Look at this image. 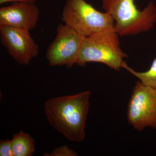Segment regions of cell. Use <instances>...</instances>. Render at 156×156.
<instances>
[{
	"label": "cell",
	"instance_id": "cell-2",
	"mask_svg": "<svg viewBox=\"0 0 156 156\" xmlns=\"http://www.w3.org/2000/svg\"><path fill=\"white\" fill-rule=\"evenodd\" d=\"M102 9L111 16L119 36H134L153 28L156 23V8L150 2L140 10L135 0H102Z\"/></svg>",
	"mask_w": 156,
	"mask_h": 156
},
{
	"label": "cell",
	"instance_id": "cell-3",
	"mask_svg": "<svg viewBox=\"0 0 156 156\" xmlns=\"http://www.w3.org/2000/svg\"><path fill=\"white\" fill-rule=\"evenodd\" d=\"M119 36L113 29L84 37L76 64L99 62L116 71L124 69L128 56L121 49Z\"/></svg>",
	"mask_w": 156,
	"mask_h": 156
},
{
	"label": "cell",
	"instance_id": "cell-11",
	"mask_svg": "<svg viewBox=\"0 0 156 156\" xmlns=\"http://www.w3.org/2000/svg\"><path fill=\"white\" fill-rule=\"evenodd\" d=\"M45 156H76V152L69 147L67 146L63 145L55 148L50 153H46Z\"/></svg>",
	"mask_w": 156,
	"mask_h": 156
},
{
	"label": "cell",
	"instance_id": "cell-10",
	"mask_svg": "<svg viewBox=\"0 0 156 156\" xmlns=\"http://www.w3.org/2000/svg\"><path fill=\"white\" fill-rule=\"evenodd\" d=\"M124 69L139 79L143 83L156 88V56L152 62L150 68L145 72H136L129 67L127 64L125 65Z\"/></svg>",
	"mask_w": 156,
	"mask_h": 156
},
{
	"label": "cell",
	"instance_id": "cell-8",
	"mask_svg": "<svg viewBox=\"0 0 156 156\" xmlns=\"http://www.w3.org/2000/svg\"><path fill=\"white\" fill-rule=\"evenodd\" d=\"M40 10L34 4L14 2L0 9V26L30 31L37 24Z\"/></svg>",
	"mask_w": 156,
	"mask_h": 156
},
{
	"label": "cell",
	"instance_id": "cell-9",
	"mask_svg": "<svg viewBox=\"0 0 156 156\" xmlns=\"http://www.w3.org/2000/svg\"><path fill=\"white\" fill-rule=\"evenodd\" d=\"M11 141L14 156H31L34 152V138L22 131L14 134Z\"/></svg>",
	"mask_w": 156,
	"mask_h": 156
},
{
	"label": "cell",
	"instance_id": "cell-6",
	"mask_svg": "<svg viewBox=\"0 0 156 156\" xmlns=\"http://www.w3.org/2000/svg\"><path fill=\"white\" fill-rule=\"evenodd\" d=\"M84 37L66 24H58L56 37L46 52L49 65L71 68L76 64Z\"/></svg>",
	"mask_w": 156,
	"mask_h": 156
},
{
	"label": "cell",
	"instance_id": "cell-5",
	"mask_svg": "<svg viewBox=\"0 0 156 156\" xmlns=\"http://www.w3.org/2000/svg\"><path fill=\"white\" fill-rule=\"evenodd\" d=\"M128 122L136 130L156 129V88L136 82L128 102Z\"/></svg>",
	"mask_w": 156,
	"mask_h": 156
},
{
	"label": "cell",
	"instance_id": "cell-7",
	"mask_svg": "<svg viewBox=\"0 0 156 156\" xmlns=\"http://www.w3.org/2000/svg\"><path fill=\"white\" fill-rule=\"evenodd\" d=\"M2 44L18 64L27 65L37 56L39 47L30 30L0 26Z\"/></svg>",
	"mask_w": 156,
	"mask_h": 156
},
{
	"label": "cell",
	"instance_id": "cell-12",
	"mask_svg": "<svg viewBox=\"0 0 156 156\" xmlns=\"http://www.w3.org/2000/svg\"><path fill=\"white\" fill-rule=\"evenodd\" d=\"M0 156H14L11 140H1Z\"/></svg>",
	"mask_w": 156,
	"mask_h": 156
},
{
	"label": "cell",
	"instance_id": "cell-1",
	"mask_svg": "<svg viewBox=\"0 0 156 156\" xmlns=\"http://www.w3.org/2000/svg\"><path fill=\"white\" fill-rule=\"evenodd\" d=\"M91 95L90 91H86L45 101V114L48 122L70 141L81 142L85 139Z\"/></svg>",
	"mask_w": 156,
	"mask_h": 156
},
{
	"label": "cell",
	"instance_id": "cell-4",
	"mask_svg": "<svg viewBox=\"0 0 156 156\" xmlns=\"http://www.w3.org/2000/svg\"><path fill=\"white\" fill-rule=\"evenodd\" d=\"M62 20L85 37L115 29L114 21L108 13L98 11L85 0H66Z\"/></svg>",
	"mask_w": 156,
	"mask_h": 156
},
{
	"label": "cell",
	"instance_id": "cell-13",
	"mask_svg": "<svg viewBox=\"0 0 156 156\" xmlns=\"http://www.w3.org/2000/svg\"><path fill=\"white\" fill-rule=\"evenodd\" d=\"M37 0H0V4L3 5L8 2H18L29 3V4H34L36 2Z\"/></svg>",
	"mask_w": 156,
	"mask_h": 156
}]
</instances>
